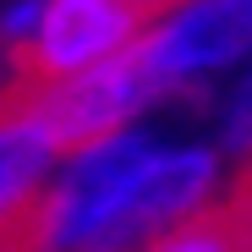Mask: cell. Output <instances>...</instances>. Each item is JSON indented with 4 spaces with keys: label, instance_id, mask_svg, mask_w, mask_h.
I'll return each mask as SVG.
<instances>
[{
    "label": "cell",
    "instance_id": "277c9868",
    "mask_svg": "<svg viewBox=\"0 0 252 252\" xmlns=\"http://www.w3.org/2000/svg\"><path fill=\"white\" fill-rule=\"evenodd\" d=\"M148 11L154 6L143 0H44V22L33 50L22 55V71L33 82H66L115 66L137 50Z\"/></svg>",
    "mask_w": 252,
    "mask_h": 252
},
{
    "label": "cell",
    "instance_id": "3957f363",
    "mask_svg": "<svg viewBox=\"0 0 252 252\" xmlns=\"http://www.w3.org/2000/svg\"><path fill=\"white\" fill-rule=\"evenodd\" d=\"M22 99L38 115V126L55 137L61 154L82 143H104L115 132H132V126H148V110L159 104L154 82L143 77L132 55L99 71L66 77V82H28Z\"/></svg>",
    "mask_w": 252,
    "mask_h": 252
},
{
    "label": "cell",
    "instance_id": "7a4b0ae2",
    "mask_svg": "<svg viewBox=\"0 0 252 252\" xmlns=\"http://www.w3.org/2000/svg\"><path fill=\"white\" fill-rule=\"evenodd\" d=\"M132 61L154 82L159 104L176 94H203L252 61V0H170L154 6Z\"/></svg>",
    "mask_w": 252,
    "mask_h": 252
},
{
    "label": "cell",
    "instance_id": "52a82bcc",
    "mask_svg": "<svg viewBox=\"0 0 252 252\" xmlns=\"http://www.w3.org/2000/svg\"><path fill=\"white\" fill-rule=\"evenodd\" d=\"M214 148L225 154V164H252V61L220 88Z\"/></svg>",
    "mask_w": 252,
    "mask_h": 252
},
{
    "label": "cell",
    "instance_id": "6da1fadb",
    "mask_svg": "<svg viewBox=\"0 0 252 252\" xmlns=\"http://www.w3.org/2000/svg\"><path fill=\"white\" fill-rule=\"evenodd\" d=\"M225 187H230V164L214 143L154 132V143L137 154V164L110 197L99 252H148L170 230L225 208Z\"/></svg>",
    "mask_w": 252,
    "mask_h": 252
},
{
    "label": "cell",
    "instance_id": "5b68a950",
    "mask_svg": "<svg viewBox=\"0 0 252 252\" xmlns=\"http://www.w3.org/2000/svg\"><path fill=\"white\" fill-rule=\"evenodd\" d=\"M61 164L55 137L38 126V115L28 110V99H0V252H17L33 208L44 197L50 176Z\"/></svg>",
    "mask_w": 252,
    "mask_h": 252
},
{
    "label": "cell",
    "instance_id": "9c48e42d",
    "mask_svg": "<svg viewBox=\"0 0 252 252\" xmlns=\"http://www.w3.org/2000/svg\"><path fill=\"white\" fill-rule=\"evenodd\" d=\"M241 214H247V220H252V203H247V208H241Z\"/></svg>",
    "mask_w": 252,
    "mask_h": 252
},
{
    "label": "cell",
    "instance_id": "8992f818",
    "mask_svg": "<svg viewBox=\"0 0 252 252\" xmlns=\"http://www.w3.org/2000/svg\"><path fill=\"white\" fill-rule=\"evenodd\" d=\"M148 252H252V220L241 208H214L181 230H170L164 241H154Z\"/></svg>",
    "mask_w": 252,
    "mask_h": 252
},
{
    "label": "cell",
    "instance_id": "ba28073f",
    "mask_svg": "<svg viewBox=\"0 0 252 252\" xmlns=\"http://www.w3.org/2000/svg\"><path fill=\"white\" fill-rule=\"evenodd\" d=\"M38 22H44V0H11V6H0V55L22 66V55L38 38Z\"/></svg>",
    "mask_w": 252,
    "mask_h": 252
}]
</instances>
